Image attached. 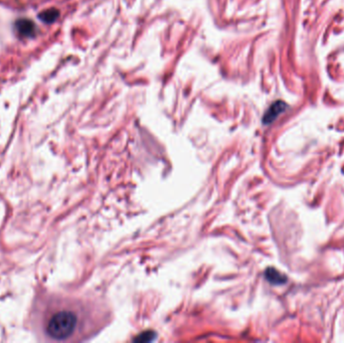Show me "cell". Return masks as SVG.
<instances>
[{"label":"cell","instance_id":"cell-1","mask_svg":"<svg viewBox=\"0 0 344 343\" xmlns=\"http://www.w3.org/2000/svg\"><path fill=\"white\" fill-rule=\"evenodd\" d=\"M79 317L72 310H60L54 313L46 324V333L56 340H66L76 330Z\"/></svg>","mask_w":344,"mask_h":343},{"label":"cell","instance_id":"cell-2","mask_svg":"<svg viewBox=\"0 0 344 343\" xmlns=\"http://www.w3.org/2000/svg\"><path fill=\"white\" fill-rule=\"evenodd\" d=\"M287 109V105L282 102V101H278V102H275L270 108H269V110L266 112L265 116H264V119H263V122L264 124H271L272 122H274L277 117L281 114V113H283L285 110Z\"/></svg>","mask_w":344,"mask_h":343},{"label":"cell","instance_id":"cell-3","mask_svg":"<svg viewBox=\"0 0 344 343\" xmlns=\"http://www.w3.org/2000/svg\"><path fill=\"white\" fill-rule=\"evenodd\" d=\"M14 25L18 34L22 38H31L36 34V24L28 19H19Z\"/></svg>","mask_w":344,"mask_h":343},{"label":"cell","instance_id":"cell-4","mask_svg":"<svg viewBox=\"0 0 344 343\" xmlns=\"http://www.w3.org/2000/svg\"><path fill=\"white\" fill-rule=\"evenodd\" d=\"M266 278L274 285H282L287 282V277L274 268H269L266 271Z\"/></svg>","mask_w":344,"mask_h":343},{"label":"cell","instance_id":"cell-5","mask_svg":"<svg viewBox=\"0 0 344 343\" xmlns=\"http://www.w3.org/2000/svg\"><path fill=\"white\" fill-rule=\"evenodd\" d=\"M59 12L55 8L44 10L38 14V19L45 23H53L58 18Z\"/></svg>","mask_w":344,"mask_h":343}]
</instances>
